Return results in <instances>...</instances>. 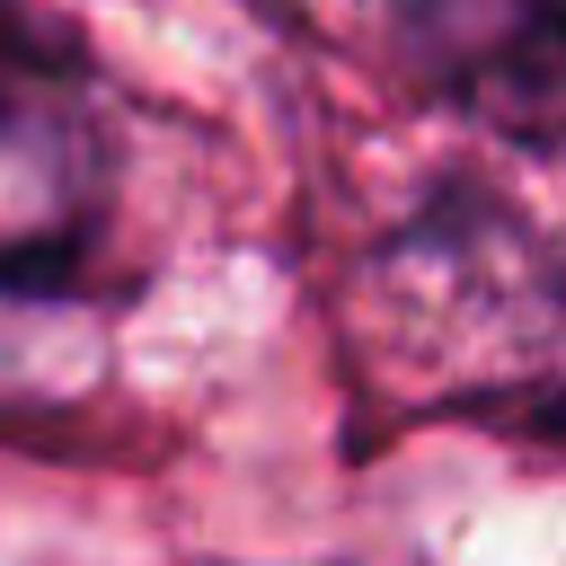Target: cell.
Returning a JSON list of instances; mask_svg holds the SVG:
<instances>
[{
	"label": "cell",
	"instance_id": "1",
	"mask_svg": "<svg viewBox=\"0 0 566 566\" xmlns=\"http://www.w3.org/2000/svg\"><path fill=\"white\" fill-rule=\"evenodd\" d=\"M115 212V115L88 35L44 0H0V292H71Z\"/></svg>",
	"mask_w": 566,
	"mask_h": 566
},
{
	"label": "cell",
	"instance_id": "2",
	"mask_svg": "<svg viewBox=\"0 0 566 566\" xmlns=\"http://www.w3.org/2000/svg\"><path fill=\"white\" fill-rule=\"evenodd\" d=\"M380 18L442 106L566 159V0H380Z\"/></svg>",
	"mask_w": 566,
	"mask_h": 566
},
{
	"label": "cell",
	"instance_id": "3",
	"mask_svg": "<svg viewBox=\"0 0 566 566\" xmlns=\"http://www.w3.org/2000/svg\"><path fill=\"white\" fill-rule=\"evenodd\" d=\"M548 433H566V398H557V407H548Z\"/></svg>",
	"mask_w": 566,
	"mask_h": 566
}]
</instances>
